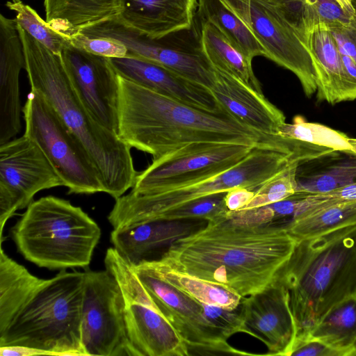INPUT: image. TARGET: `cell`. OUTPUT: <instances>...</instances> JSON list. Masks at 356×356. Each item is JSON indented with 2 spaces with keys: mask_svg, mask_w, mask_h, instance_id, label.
I'll use <instances>...</instances> for the list:
<instances>
[{
  "mask_svg": "<svg viewBox=\"0 0 356 356\" xmlns=\"http://www.w3.org/2000/svg\"><path fill=\"white\" fill-rule=\"evenodd\" d=\"M297 242L282 225L238 224L226 214L176 240L160 258L243 298L277 281Z\"/></svg>",
  "mask_w": 356,
  "mask_h": 356,
  "instance_id": "1",
  "label": "cell"
},
{
  "mask_svg": "<svg viewBox=\"0 0 356 356\" xmlns=\"http://www.w3.org/2000/svg\"><path fill=\"white\" fill-rule=\"evenodd\" d=\"M118 136L131 148L156 159L195 142L257 146L270 137L237 121L225 111L210 112L161 95L118 74Z\"/></svg>",
  "mask_w": 356,
  "mask_h": 356,
  "instance_id": "2",
  "label": "cell"
},
{
  "mask_svg": "<svg viewBox=\"0 0 356 356\" xmlns=\"http://www.w3.org/2000/svg\"><path fill=\"white\" fill-rule=\"evenodd\" d=\"M17 30L31 90L44 97L81 143L99 174L104 193L114 199L121 197L133 187L138 173L131 147L90 115L69 80L60 55L38 42L18 24Z\"/></svg>",
  "mask_w": 356,
  "mask_h": 356,
  "instance_id": "3",
  "label": "cell"
},
{
  "mask_svg": "<svg viewBox=\"0 0 356 356\" xmlns=\"http://www.w3.org/2000/svg\"><path fill=\"white\" fill-rule=\"evenodd\" d=\"M277 280L289 291L296 337H307L332 307L356 296V224L298 241Z\"/></svg>",
  "mask_w": 356,
  "mask_h": 356,
  "instance_id": "4",
  "label": "cell"
},
{
  "mask_svg": "<svg viewBox=\"0 0 356 356\" xmlns=\"http://www.w3.org/2000/svg\"><path fill=\"white\" fill-rule=\"evenodd\" d=\"M83 287L84 272L63 270L44 280L0 333V347L29 348L48 355H84Z\"/></svg>",
  "mask_w": 356,
  "mask_h": 356,
  "instance_id": "5",
  "label": "cell"
},
{
  "mask_svg": "<svg viewBox=\"0 0 356 356\" xmlns=\"http://www.w3.org/2000/svg\"><path fill=\"white\" fill-rule=\"evenodd\" d=\"M11 233L26 260L61 270L88 266L101 237L99 225L81 207L52 195L33 201Z\"/></svg>",
  "mask_w": 356,
  "mask_h": 356,
  "instance_id": "6",
  "label": "cell"
},
{
  "mask_svg": "<svg viewBox=\"0 0 356 356\" xmlns=\"http://www.w3.org/2000/svg\"><path fill=\"white\" fill-rule=\"evenodd\" d=\"M291 162H293L291 157L275 146L268 143L259 145L236 165L216 176L163 193L135 195L129 192L115 199L108 220L116 228L154 220L188 202L236 187L256 191Z\"/></svg>",
  "mask_w": 356,
  "mask_h": 356,
  "instance_id": "7",
  "label": "cell"
},
{
  "mask_svg": "<svg viewBox=\"0 0 356 356\" xmlns=\"http://www.w3.org/2000/svg\"><path fill=\"white\" fill-rule=\"evenodd\" d=\"M22 112L24 134L40 147L70 193H104L99 174L88 153L40 94L31 90Z\"/></svg>",
  "mask_w": 356,
  "mask_h": 356,
  "instance_id": "8",
  "label": "cell"
},
{
  "mask_svg": "<svg viewBox=\"0 0 356 356\" xmlns=\"http://www.w3.org/2000/svg\"><path fill=\"white\" fill-rule=\"evenodd\" d=\"M254 147L219 142L186 144L152 160L145 170L138 173L130 192L135 195L160 193L209 179L236 165Z\"/></svg>",
  "mask_w": 356,
  "mask_h": 356,
  "instance_id": "9",
  "label": "cell"
},
{
  "mask_svg": "<svg viewBox=\"0 0 356 356\" xmlns=\"http://www.w3.org/2000/svg\"><path fill=\"white\" fill-rule=\"evenodd\" d=\"M104 264L122 292L127 335L137 356L190 355L188 346L157 311L131 265L113 247L107 250Z\"/></svg>",
  "mask_w": 356,
  "mask_h": 356,
  "instance_id": "10",
  "label": "cell"
},
{
  "mask_svg": "<svg viewBox=\"0 0 356 356\" xmlns=\"http://www.w3.org/2000/svg\"><path fill=\"white\" fill-rule=\"evenodd\" d=\"M81 330L84 355L137 356L127 335L122 292L107 270L84 271Z\"/></svg>",
  "mask_w": 356,
  "mask_h": 356,
  "instance_id": "11",
  "label": "cell"
},
{
  "mask_svg": "<svg viewBox=\"0 0 356 356\" xmlns=\"http://www.w3.org/2000/svg\"><path fill=\"white\" fill-rule=\"evenodd\" d=\"M244 21L266 51V57L293 72L305 95L316 92L315 72L305 38L271 0H224Z\"/></svg>",
  "mask_w": 356,
  "mask_h": 356,
  "instance_id": "12",
  "label": "cell"
},
{
  "mask_svg": "<svg viewBox=\"0 0 356 356\" xmlns=\"http://www.w3.org/2000/svg\"><path fill=\"white\" fill-rule=\"evenodd\" d=\"M131 266L157 311L174 327L189 350L254 355L232 347L205 315L202 303L166 282L147 264Z\"/></svg>",
  "mask_w": 356,
  "mask_h": 356,
  "instance_id": "13",
  "label": "cell"
},
{
  "mask_svg": "<svg viewBox=\"0 0 356 356\" xmlns=\"http://www.w3.org/2000/svg\"><path fill=\"white\" fill-rule=\"evenodd\" d=\"M81 32L118 40L127 47V57L156 63L210 90L215 83L216 71L202 49L199 32L192 40L177 39L175 33L153 39L125 26L115 18Z\"/></svg>",
  "mask_w": 356,
  "mask_h": 356,
  "instance_id": "14",
  "label": "cell"
},
{
  "mask_svg": "<svg viewBox=\"0 0 356 356\" xmlns=\"http://www.w3.org/2000/svg\"><path fill=\"white\" fill-rule=\"evenodd\" d=\"M63 182L37 143L24 136L0 145V234L18 209L27 207L36 193Z\"/></svg>",
  "mask_w": 356,
  "mask_h": 356,
  "instance_id": "15",
  "label": "cell"
},
{
  "mask_svg": "<svg viewBox=\"0 0 356 356\" xmlns=\"http://www.w3.org/2000/svg\"><path fill=\"white\" fill-rule=\"evenodd\" d=\"M61 59L80 101L102 126L118 135V74L109 58L92 54L69 43Z\"/></svg>",
  "mask_w": 356,
  "mask_h": 356,
  "instance_id": "16",
  "label": "cell"
},
{
  "mask_svg": "<svg viewBox=\"0 0 356 356\" xmlns=\"http://www.w3.org/2000/svg\"><path fill=\"white\" fill-rule=\"evenodd\" d=\"M238 309L249 335L266 345V355L287 356L297 329L283 284L277 280L264 291L242 298Z\"/></svg>",
  "mask_w": 356,
  "mask_h": 356,
  "instance_id": "17",
  "label": "cell"
},
{
  "mask_svg": "<svg viewBox=\"0 0 356 356\" xmlns=\"http://www.w3.org/2000/svg\"><path fill=\"white\" fill-rule=\"evenodd\" d=\"M116 73L142 87L210 112H221L211 90L177 72L136 57L109 58Z\"/></svg>",
  "mask_w": 356,
  "mask_h": 356,
  "instance_id": "18",
  "label": "cell"
},
{
  "mask_svg": "<svg viewBox=\"0 0 356 356\" xmlns=\"http://www.w3.org/2000/svg\"><path fill=\"white\" fill-rule=\"evenodd\" d=\"M202 220H156L136 222L113 228L111 241L113 248L131 265L158 259L160 250L197 228Z\"/></svg>",
  "mask_w": 356,
  "mask_h": 356,
  "instance_id": "19",
  "label": "cell"
},
{
  "mask_svg": "<svg viewBox=\"0 0 356 356\" xmlns=\"http://www.w3.org/2000/svg\"><path fill=\"white\" fill-rule=\"evenodd\" d=\"M120 23L150 38L191 30L198 0H120Z\"/></svg>",
  "mask_w": 356,
  "mask_h": 356,
  "instance_id": "20",
  "label": "cell"
},
{
  "mask_svg": "<svg viewBox=\"0 0 356 356\" xmlns=\"http://www.w3.org/2000/svg\"><path fill=\"white\" fill-rule=\"evenodd\" d=\"M211 91L220 107L245 126L266 136H273L285 122L283 112L263 95L233 76L215 69Z\"/></svg>",
  "mask_w": 356,
  "mask_h": 356,
  "instance_id": "21",
  "label": "cell"
},
{
  "mask_svg": "<svg viewBox=\"0 0 356 356\" xmlns=\"http://www.w3.org/2000/svg\"><path fill=\"white\" fill-rule=\"evenodd\" d=\"M295 193L323 194L356 183V154L332 150L298 163Z\"/></svg>",
  "mask_w": 356,
  "mask_h": 356,
  "instance_id": "22",
  "label": "cell"
},
{
  "mask_svg": "<svg viewBox=\"0 0 356 356\" xmlns=\"http://www.w3.org/2000/svg\"><path fill=\"white\" fill-rule=\"evenodd\" d=\"M315 72L318 102L334 105L343 102L345 74L341 54L330 31L318 26L306 35Z\"/></svg>",
  "mask_w": 356,
  "mask_h": 356,
  "instance_id": "23",
  "label": "cell"
},
{
  "mask_svg": "<svg viewBox=\"0 0 356 356\" xmlns=\"http://www.w3.org/2000/svg\"><path fill=\"white\" fill-rule=\"evenodd\" d=\"M46 21L69 37L116 18L120 0H44Z\"/></svg>",
  "mask_w": 356,
  "mask_h": 356,
  "instance_id": "24",
  "label": "cell"
},
{
  "mask_svg": "<svg viewBox=\"0 0 356 356\" xmlns=\"http://www.w3.org/2000/svg\"><path fill=\"white\" fill-rule=\"evenodd\" d=\"M199 37L202 49L214 69L262 92L261 84L253 72L252 60L220 29L202 18Z\"/></svg>",
  "mask_w": 356,
  "mask_h": 356,
  "instance_id": "25",
  "label": "cell"
},
{
  "mask_svg": "<svg viewBox=\"0 0 356 356\" xmlns=\"http://www.w3.org/2000/svg\"><path fill=\"white\" fill-rule=\"evenodd\" d=\"M26 67L23 51L13 46L0 52V145L20 131L19 74Z\"/></svg>",
  "mask_w": 356,
  "mask_h": 356,
  "instance_id": "26",
  "label": "cell"
},
{
  "mask_svg": "<svg viewBox=\"0 0 356 356\" xmlns=\"http://www.w3.org/2000/svg\"><path fill=\"white\" fill-rule=\"evenodd\" d=\"M0 250V333L43 282Z\"/></svg>",
  "mask_w": 356,
  "mask_h": 356,
  "instance_id": "27",
  "label": "cell"
},
{
  "mask_svg": "<svg viewBox=\"0 0 356 356\" xmlns=\"http://www.w3.org/2000/svg\"><path fill=\"white\" fill-rule=\"evenodd\" d=\"M144 264L166 282L202 304L235 309L241 303L243 297L228 287L179 270L163 259Z\"/></svg>",
  "mask_w": 356,
  "mask_h": 356,
  "instance_id": "28",
  "label": "cell"
},
{
  "mask_svg": "<svg viewBox=\"0 0 356 356\" xmlns=\"http://www.w3.org/2000/svg\"><path fill=\"white\" fill-rule=\"evenodd\" d=\"M307 337L353 356L356 340V296L348 298L332 307Z\"/></svg>",
  "mask_w": 356,
  "mask_h": 356,
  "instance_id": "29",
  "label": "cell"
},
{
  "mask_svg": "<svg viewBox=\"0 0 356 356\" xmlns=\"http://www.w3.org/2000/svg\"><path fill=\"white\" fill-rule=\"evenodd\" d=\"M202 19L215 25L228 38L237 44L247 56L252 59L266 57V51L244 21L224 0H198Z\"/></svg>",
  "mask_w": 356,
  "mask_h": 356,
  "instance_id": "30",
  "label": "cell"
},
{
  "mask_svg": "<svg viewBox=\"0 0 356 356\" xmlns=\"http://www.w3.org/2000/svg\"><path fill=\"white\" fill-rule=\"evenodd\" d=\"M356 224V200L340 202L320 207L288 227L297 241L312 238Z\"/></svg>",
  "mask_w": 356,
  "mask_h": 356,
  "instance_id": "31",
  "label": "cell"
},
{
  "mask_svg": "<svg viewBox=\"0 0 356 356\" xmlns=\"http://www.w3.org/2000/svg\"><path fill=\"white\" fill-rule=\"evenodd\" d=\"M275 135L332 150H352L346 134L319 123L307 122L300 115L296 116L292 123L282 124Z\"/></svg>",
  "mask_w": 356,
  "mask_h": 356,
  "instance_id": "32",
  "label": "cell"
},
{
  "mask_svg": "<svg viewBox=\"0 0 356 356\" xmlns=\"http://www.w3.org/2000/svg\"><path fill=\"white\" fill-rule=\"evenodd\" d=\"M6 6L16 13L17 24L52 52L60 55L63 48L70 43L68 35L51 26L22 0L8 1Z\"/></svg>",
  "mask_w": 356,
  "mask_h": 356,
  "instance_id": "33",
  "label": "cell"
},
{
  "mask_svg": "<svg viewBox=\"0 0 356 356\" xmlns=\"http://www.w3.org/2000/svg\"><path fill=\"white\" fill-rule=\"evenodd\" d=\"M226 193H214L191 200L162 213L154 220H216L225 216L229 211L225 202Z\"/></svg>",
  "mask_w": 356,
  "mask_h": 356,
  "instance_id": "34",
  "label": "cell"
},
{
  "mask_svg": "<svg viewBox=\"0 0 356 356\" xmlns=\"http://www.w3.org/2000/svg\"><path fill=\"white\" fill-rule=\"evenodd\" d=\"M299 162H291L264 183L250 202L241 209L268 205L289 197L296 193V169Z\"/></svg>",
  "mask_w": 356,
  "mask_h": 356,
  "instance_id": "35",
  "label": "cell"
},
{
  "mask_svg": "<svg viewBox=\"0 0 356 356\" xmlns=\"http://www.w3.org/2000/svg\"><path fill=\"white\" fill-rule=\"evenodd\" d=\"M305 2L306 35L318 26L330 29L346 25L353 16L337 0H305Z\"/></svg>",
  "mask_w": 356,
  "mask_h": 356,
  "instance_id": "36",
  "label": "cell"
},
{
  "mask_svg": "<svg viewBox=\"0 0 356 356\" xmlns=\"http://www.w3.org/2000/svg\"><path fill=\"white\" fill-rule=\"evenodd\" d=\"M72 46L86 52L106 57L128 56V49L122 42L112 38L89 36L81 32L70 36Z\"/></svg>",
  "mask_w": 356,
  "mask_h": 356,
  "instance_id": "37",
  "label": "cell"
},
{
  "mask_svg": "<svg viewBox=\"0 0 356 356\" xmlns=\"http://www.w3.org/2000/svg\"><path fill=\"white\" fill-rule=\"evenodd\" d=\"M202 305L205 315L219 328L226 339L238 332L249 334L238 307L235 309H229L216 305Z\"/></svg>",
  "mask_w": 356,
  "mask_h": 356,
  "instance_id": "38",
  "label": "cell"
},
{
  "mask_svg": "<svg viewBox=\"0 0 356 356\" xmlns=\"http://www.w3.org/2000/svg\"><path fill=\"white\" fill-rule=\"evenodd\" d=\"M302 356H345L343 353L310 337H296L287 354Z\"/></svg>",
  "mask_w": 356,
  "mask_h": 356,
  "instance_id": "39",
  "label": "cell"
},
{
  "mask_svg": "<svg viewBox=\"0 0 356 356\" xmlns=\"http://www.w3.org/2000/svg\"><path fill=\"white\" fill-rule=\"evenodd\" d=\"M329 30L337 43L339 51L356 63V11L348 24Z\"/></svg>",
  "mask_w": 356,
  "mask_h": 356,
  "instance_id": "40",
  "label": "cell"
},
{
  "mask_svg": "<svg viewBox=\"0 0 356 356\" xmlns=\"http://www.w3.org/2000/svg\"><path fill=\"white\" fill-rule=\"evenodd\" d=\"M345 74L343 102L356 99V63L348 55L341 53Z\"/></svg>",
  "mask_w": 356,
  "mask_h": 356,
  "instance_id": "41",
  "label": "cell"
},
{
  "mask_svg": "<svg viewBox=\"0 0 356 356\" xmlns=\"http://www.w3.org/2000/svg\"><path fill=\"white\" fill-rule=\"evenodd\" d=\"M256 191L244 187H236L227 191L225 202L229 211H237L245 207L254 195Z\"/></svg>",
  "mask_w": 356,
  "mask_h": 356,
  "instance_id": "42",
  "label": "cell"
},
{
  "mask_svg": "<svg viewBox=\"0 0 356 356\" xmlns=\"http://www.w3.org/2000/svg\"><path fill=\"white\" fill-rule=\"evenodd\" d=\"M330 204L356 200V183L323 194H316Z\"/></svg>",
  "mask_w": 356,
  "mask_h": 356,
  "instance_id": "43",
  "label": "cell"
},
{
  "mask_svg": "<svg viewBox=\"0 0 356 356\" xmlns=\"http://www.w3.org/2000/svg\"><path fill=\"white\" fill-rule=\"evenodd\" d=\"M341 7L350 14L353 15L356 8L353 6V0H337Z\"/></svg>",
  "mask_w": 356,
  "mask_h": 356,
  "instance_id": "44",
  "label": "cell"
},
{
  "mask_svg": "<svg viewBox=\"0 0 356 356\" xmlns=\"http://www.w3.org/2000/svg\"><path fill=\"white\" fill-rule=\"evenodd\" d=\"M349 143L350 144L352 151L356 154V138L349 137Z\"/></svg>",
  "mask_w": 356,
  "mask_h": 356,
  "instance_id": "45",
  "label": "cell"
},
{
  "mask_svg": "<svg viewBox=\"0 0 356 356\" xmlns=\"http://www.w3.org/2000/svg\"><path fill=\"white\" fill-rule=\"evenodd\" d=\"M353 356H356V340L353 348Z\"/></svg>",
  "mask_w": 356,
  "mask_h": 356,
  "instance_id": "46",
  "label": "cell"
},
{
  "mask_svg": "<svg viewBox=\"0 0 356 356\" xmlns=\"http://www.w3.org/2000/svg\"><path fill=\"white\" fill-rule=\"evenodd\" d=\"M353 6L356 8V0H353Z\"/></svg>",
  "mask_w": 356,
  "mask_h": 356,
  "instance_id": "47",
  "label": "cell"
}]
</instances>
